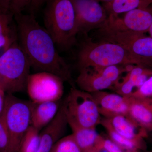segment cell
Returning a JSON list of instances; mask_svg holds the SVG:
<instances>
[{
    "label": "cell",
    "mask_w": 152,
    "mask_h": 152,
    "mask_svg": "<svg viewBox=\"0 0 152 152\" xmlns=\"http://www.w3.org/2000/svg\"><path fill=\"white\" fill-rule=\"evenodd\" d=\"M15 19L19 43L31 67L39 72L55 74L75 87L69 66L57 51L53 39L45 28L39 24L34 15L20 14L15 16Z\"/></svg>",
    "instance_id": "cell-1"
},
{
    "label": "cell",
    "mask_w": 152,
    "mask_h": 152,
    "mask_svg": "<svg viewBox=\"0 0 152 152\" xmlns=\"http://www.w3.org/2000/svg\"><path fill=\"white\" fill-rule=\"evenodd\" d=\"M80 69L110 66H140L152 69V66L119 44L102 41L94 42L87 39L82 44L78 55Z\"/></svg>",
    "instance_id": "cell-2"
},
{
    "label": "cell",
    "mask_w": 152,
    "mask_h": 152,
    "mask_svg": "<svg viewBox=\"0 0 152 152\" xmlns=\"http://www.w3.org/2000/svg\"><path fill=\"white\" fill-rule=\"evenodd\" d=\"M31 66L18 41L0 55V88L13 94L26 90Z\"/></svg>",
    "instance_id": "cell-3"
},
{
    "label": "cell",
    "mask_w": 152,
    "mask_h": 152,
    "mask_svg": "<svg viewBox=\"0 0 152 152\" xmlns=\"http://www.w3.org/2000/svg\"><path fill=\"white\" fill-rule=\"evenodd\" d=\"M75 21L72 0H49L44 17L45 28L60 48H68L75 41Z\"/></svg>",
    "instance_id": "cell-4"
},
{
    "label": "cell",
    "mask_w": 152,
    "mask_h": 152,
    "mask_svg": "<svg viewBox=\"0 0 152 152\" xmlns=\"http://www.w3.org/2000/svg\"><path fill=\"white\" fill-rule=\"evenodd\" d=\"M62 105L68 125L95 128L100 124V114L91 94L72 87Z\"/></svg>",
    "instance_id": "cell-5"
},
{
    "label": "cell",
    "mask_w": 152,
    "mask_h": 152,
    "mask_svg": "<svg viewBox=\"0 0 152 152\" xmlns=\"http://www.w3.org/2000/svg\"><path fill=\"white\" fill-rule=\"evenodd\" d=\"M32 102L6 94L4 110L10 138V152H18L23 137L31 125Z\"/></svg>",
    "instance_id": "cell-6"
},
{
    "label": "cell",
    "mask_w": 152,
    "mask_h": 152,
    "mask_svg": "<svg viewBox=\"0 0 152 152\" xmlns=\"http://www.w3.org/2000/svg\"><path fill=\"white\" fill-rule=\"evenodd\" d=\"M103 40L119 44L132 53L152 66V38L145 34L114 29L102 26L99 29Z\"/></svg>",
    "instance_id": "cell-7"
},
{
    "label": "cell",
    "mask_w": 152,
    "mask_h": 152,
    "mask_svg": "<svg viewBox=\"0 0 152 152\" xmlns=\"http://www.w3.org/2000/svg\"><path fill=\"white\" fill-rule=\"evenodd\" d=\"M64 82L55 74L38 72L29 76L26 91L33 102L61 100L64 93Z\"/></svg>",
    "instance_id": "cell-8"
},
{
    "label": "cell",
    "mask_w": 152,
    "mask_h": 152,
    "mask_svg": "<svg viewBox=\"0 0 152 152\" xmlns=\"http://www.w3.org/2000/svg\"><path fill=\"white\" fill-rule=\"evenodd\" d=\"M75 14V31L86 34L99 28L105 23L108 16L97 0H72Z\"/></svg>",
    "instance_id": "cell-9"
},
{
    "label": "cell",
    "mask_w": 152,
    "mask_h": 152,
    "mask_svg": "<svg viewBox=\"0 0 152 152\" xmlns=\"http://www.w3.org/2000/svg\"><path fill=\"white\" fill-rule=\"evenodd\" d=\"M152 22V6L129 11L122 18L118 16L108 15L103 26L114 29L145 34L148 32Z\"/></svg>",
    "instance_id": "cell-10"
},
{
    "label": "cell",
    "mask_w": 152,
    "mask_h": 152,
    "mask_svg": "<svg viewBox=\"0 0 152 152\" xmlns=\"http://www.w3.org/2000/svg\"><path fill=\"white\" fill-rule=\"evenodd\" d=\"M101 115L109 118L118 115H128L129 98L119 94L99 91L92 93Z\"/></svg>",
    "instance_id": "cell-11"
},
{
    "label": "cell",
    "mask_w": 152,
    "mask_h": 152,
    "mask_svg": "<svg viewBox=\"0 0 152 152\" xmlns=\"http://www.w3.org/2000/svg\"><path fill=\"white\" fill-rule=\"evenodd\" d=\"M68 125L62 102L54 118L40 132L39 145L37 152H50L55 144L64 137Z\"/></svg>",
    "instance_id": "cell-12"
},
{
    "label": "cell",
    "mask_w": 152,
    "mask_h": 152,
    "mask_svg": "<svg viewBox=\"0 0 152 152\" xmlns=\"http://www.w3.org/2000/svg\"><path fill=\"white\" fill-rule=\"evenodd\" d=\"M106 119L117 133L125 138L138 144L146 150V145L144 139L148 134L145 129L128 115H118Z\"/></svg>",
    "instance_id": "cell-13"
},
{
    "label": "cell",
    "mask_w": 152,
    "mask_h": 152,
    "mask_svg": "<svg viewBox=\"0 0 152 152\" xmlns=\"http://www.w3.org/2000/svg\"><path fill=\"white\" fill-rule=\"evenodd\" d=\"M128 98V116L148 132H152V99L133 96Z\"/></svg>",
    "instance_id": "cell-14"
},
{
    "label": "cell",
    "mask_w": 152,
    "mask_h": 152,
    "mask_svg": "<svg viewBox=\"0 0 152 152\" xmlns=\"http://www.w3.org/2000/svg\"><path fill=\"white\" fill-rule=\"evenodd\" d=\"M76 83L80 89L90 94L113 89L114 86L95 68L90 67L80 69Z\"/></svg>",
    "instance_id": "cell-15"
},
{
    "label": "cell",
    "mask_w": 152,
    "mask_h": 152,
    "mask_svg": "<svg viewBox=\"0 0 152 152\" xmlns=\"http://www.w3.org/2000/svg\"><path fill=\"white\" fill-rule=\"evenodd\" d=\"M61 103V100L40 103L32 102L31 125L42 131L54 118Z\"/></svg>",
    "instance_id": "cell-16"
},
{
    "label": "cell",
    "mask_w": 152,
    "mask_h": 152,
    "mask_svg": "<svg viewBox=\"0 0 152 152\" xmlns=\"http://www.w3.org/2000/svg\"><path fill=\"white\" fill-rule=\"evenodd\" d=\"M69 126L82 152H99L103 148L104 138L98 134L95 128Z\"/></svg>",
    "instance_id": "cell-17"
},
{
    "label": "cell",
    "mask_w": 152,
    "mask_h": 152,
    "mask_svg": "<svg viewBox=\"0 0 152 152\" xmlns=\"http://www.w3.org/2000/svg\"><path fill=\"white\" fill-rule=\"evenodd\" d=\"M18 41V28L15 15L0 7V50L4 52Z\"/></svg>",
    "instance_id": "cell-18"
},
{
    "label": "cell",
    "mask_w": 152,
    "mask_h": 152,
    "mask_svg": "<svg viewBox=\"0 0 152 152\" xmlns=\"http://www.w3.org/2000/svg\"><path fill=\"white\" fill-rule=\"evenodd\" d=\"M152 6V0H113L108 4L109 15L118 16L139 8H146Z\"/></svg>",
    "instance_id": "cell-19"
},
{
    "label": "cell",
    "mask_w": 152,
    "mask_h": 152,
    "mask_svg": "<svg viewBox=\"0 0 152 152\" xmlns=\"http://www.w3.org/2000/svg\"><path fill=\"white\" fill-rule=\"evenodd\" d=\"M100 124L105 129L110 139L117 144L124 151L126 150H137L145 151V150L135 142L129 140L121 135L112 128L110 123L105 118L102 119Z\"/></svg>",
    "instance_id": "cell-20"
},
{
    "label": "cell",
    "mask_w": 152,
    "mask_h": 152,
    "mask_svg": "<svg viewBox=\"0 0 152 152\" xmlns=\"http://www.w3.org/2000/svg\"><path fill=\"white\" fill-rule=\"evenodd\" d=\"M40 132L31 125L22 139L18 152H37L39 145Z\"/></svg>",
    "instance_id": "cell-21"
},
{
    "label": "cell",
    "mask_w": 152,
    "mask_h": 152,
    "mask_svg": "<svg viewBox=\"0 0 152 152\" xmlns=\"http://www.w3.org/2000/svg\"><path fill=\"white\" fill-rule=\"evenodd\" d=\"M50 152H82L72 134L64 136L55 144Z\"/></svg>",
    "instance_id": "cell-22"
},
{
    "label": "cell",
    "mask_w": 152,
    "mask_h": 152,
    "mask_svg": "<svg viewBox=\"0 0 152 152\" xmlns=\"http://www.w3.org/2000/svg\"><path fill=\"white\" fill-rule=\"evenodd\" d=\"M32 0H0V7L6 9L15 16L23 13L25 9L29 7Z\"/></svg>",
    "instance_id": "cell-23"
},
{
    "label": "cell",
    "mask_w": 152,
    "mask_h": 152,
    "mask_svg": "<svg viewBox=\"0 0 152 152\" xmlns=\"http://www.w3.org/2000/svg\"><path fill=\"white\" fill-rule=\"evenodd\" d=\"M94 68L98 71L104 77L113 83L114 86L119 81L120 76L122 73L124 71H127L126 66L125 69H121L118 66L115 65Z\"/></svg>",
    "instance_id": "cell-24"
},
{
    "label": "cell",
    "mask_w": 152,
    "mask_h": 152,
    "mask_svg": "<svg viewBox=\"0 0 152 152\" xmlns=\"http://www.w3.org/2000/svg\"><path fill=\"white\" fill-rule=\"evenodd\" d=\"M10 138L6 125L4 111L0 116V152H10Z\"/></svg>",
    "instance_id": "cell-25"
},
{
    "label": "cell",
    "mask_w": 152,
    "mask_h": 152,
    "mask_svg": "<svg viewBox=\"0 0 152 152\" xmlns=\"http://www.w3.org/2000/svg\"><path fill=\"white\" fill-rule=\"evenodd\" d=\"M131 96L152 99V75L141 86L135 90Z\"/></svg>",
    "instance_id": "cell-26"
},
{
    "label": "cell",
    "mask_w": 152,
    "mask_h": 152,
    "mask_svg": "<svg viewBox=\"0 0 152 152\" xmlns=\"http://www.w3.org/2000/svg\"><path fill=\"white\" fill-rule=\"evenodd\" d=\"M103 146L108 152H124L117 144L112 141L110 139H107L104 138Z\"/></svg>",
    "instance_id": "cell-27"
},
{
    "label": "cell",
    "mask_w": 152,
    "mask_h": 152,
    "mask_svg": "<svg viewBox=\"0 0 152 152\" xmlns=\"http://www.w3.org/2000/svg\"><path fill=\"white\" fill-rule=\"evenodd\" d=\"M47 0H32L30 7L31 11L30 14L34 15L35 13L39 10L43 4Z\"/></svg>",
    "instance_id": "cell-28"
},
{
    "label": "cell",
    "mask_w": 152,
    "mask_h": 152,
    "mask_svg": "<svg viewBox=\"0 0 152 152\" xmlns=\"http://www.w3.org/2000/svg\"><path fill=\"white\" fill-rule=\"evenodd\" d=\"M6 94L0 88V116L2 113L4 108Z\"/></svg>",
    "instance_id": "cell-29"
},
{
    "label": "cell",
    "mask_w": 152,
    "mask_h": 152,
    "mask_svg": "<svg viewBox=\"0 0 152 152\" xmlns=\"http://www.w3.org/2000/svg\"><path fill=\"white\" fill-rule=\"evenodd\" d=\"M148 32L149 33L150 37L152 38V22L151 24V26H150L149 30V31Z\"/></svg>",
    "instance_id": "cell-30"
},
{
    "label": "cell",
    "mask_w": 152,
    "mask_h": 152,
    "mask_svg": "<svg viewBox=\"0 0 152 152\" xmlns=\"http://www.w3.org/2000/svg\"><path fill=\"white\" fill-rule=\"evenodd\" d=\"M124 152H140L139 150H126L124 151Z\"/></svg>",
    "instance_id": "cell-31"
},
{
    "label": "cell",
    "mask_w": 152,
    "mask_h": 152,
    "mask_svg": "<svg viewBox=\"0 0 152 152\" xmlns=\"http://www.w3.org/2000/svg\"><path fill=\"white\" fill-rule=\"evenodd\" d=\"M97 1H98V0H97ZM101 1H109L110 2L112 1L113 0H101Z\"/></svg>",
    "instance_id": "cell-32"
},
{
    "label": "cell",
    "mask_w": 152,
    "mask_h": 152,
    "mask_svg": "<svg viewBox=\"0 0 152 152\" xmlns=\"http://www.w3.org/2000/svg\"><path fill=\"white\" fill-rule=\"evenodd\" d=\"M143 152H152V151H143Z\"/></svg>",
    "instance_id": "cell-33"
}]
</instances>
